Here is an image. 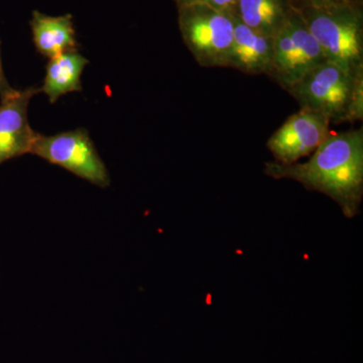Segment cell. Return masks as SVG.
Here are the masks:
<instances>
[{
	"label": "cell",
	"instance_id": "1",
	"mask_svg": "<svg viewBox=\"0 0 363 363\" xmlns=\"http://www.w3.org/2000/svg\"><path fill=\"white\" fill-rule=\"evenodd\" d=\"M264 174L328 196L346 218H353L359 213L363 197V130L330 133L307 162H266Z\"/></svg>",
	"mask_w": 363,
	"mask_h": 363
},
{
	"label": "cell",
	"instance_id": "2",
	"mask_svg": "<svg viewBox=\"0 0 363 363\" xmlns=\"http://www.w3.org/2000/svg\"><path fill=\"white\" fill-rule=\"evenodd\" d=\"M327 61L351 73L363 69V21L351 1H324L296 7Z\"/></svg>",
	"mask_w": 363,
	"mask_h": 363
},
{
	"label": "cell",
	"instance_id": "3",
	"mask_svg": "<svg viewBox=\"0 0 363 363\" xmlns=\"http://www.w3.org/2000/svg\"><path fill=\"white\" fill-rule=\"evenodd\" d=\"M178 9L182 38L196 62L205 68H227L233 39V14L203 6Z\"/></svg>",
	"mask_w": 363,
	"mask_h": 363
},
{
	"label": "cell",
	"instance_id": "4",
	"mask_svg": "<svg viewBox=\"0 0 363 363\" xmlns=\"http://www.w3.org/2000/svg\"><path fill=\"white\" fill-rule=\"evenodd\" d=\"M327 62L321 47L295 9L274 37L269 77L288 91L307 74Z\"/></svg>",
	"mask_w": 363,
	"mask_h": 363
},
{
	"label": "cell",
	"instance_id": "5",
	"mask_svg": "<svg viewBox=\"0 0 363 363\" xmlns=\"http://www.w3.org/2000/svg\"><path fill=\"white\" fill-rule=\"evenodd\" d=\"M357 73L342 67L325 62L310 72L297 84L286 92L290 93L301 108L323 116L329 123H345Z\"/></svg>",
	"mask_w": 363,
	"mask_h": 363
},
{
	"label": "cell",
	"instance_id": "6",
	"mask_svg": "<svg viewBox=\"0 0 363 363\" xmlns=\"http://www.w3.org/2000/svg\"><path fill=\"white\" fill-rule=\"evenodd\" d=\"M30 154L100 188L111 185V176L85 128L55 135L38 136Z\"/></svg>",
	"mask_w": 363,
	"mask_h": 363
},
{
	"label": "cell",
	"instance_id": "7",
	"mask_svg": "<svg viewBox=\"0 0 363 363\" xmlns=\"http://www.w3.org/2000/svg\"><path fill=\"white\" fill-rule=\"evenodd\" d=\"M329 124L326 117L300 108L269 138L267 147L274 156V162L294 164L314 152L330 135Z\"/></svg>",
	"mask_w": 363,
	"mask_h": 363
},
{
	"label": "cell",
	"instance_id": "8",
	"mask_svg": "<svg viewBox=\"0 0 363 363\" xmlns=\"http://www.w3.org/2000/svg\"><path fill=\"white\" fill-rule=\"evenodd\" d=\"M40 88L14 90L1 97L0 104V164L9 160L30 154L39 133L28 123V108Z\"/></svg>",
	"mask_w": 363,
	"mask_h": 363
},
{
	"label": "cell",
	"instance_id": "9",
	"mask_svg": "<svg viewBox=\"0 0 363 363\" xmlns=\"http://www.w3.org/2000/svg\"><path fill=\"white\" fill-rule=\"evenodd\" d=\"M233 39L227 68L247 75H269L271 70L274 38L267 37L245 25L234 16Z\"/></svg>",
	"mask_w": 363,
	"mask_h": 363
},
{
	"label": "cell",
	"instance_id": "10",
	"mask_svg": "<svg viewBox=\"0 0 363 363\" xmlns=\"http://www.w3.org/2000/svg\"><path fill=\"white\" fill-rule=\"evenodd\" d=\"M30 26L35 50L45 58L50 60L65 52H76L80 47L70 13L50 16L35 11Z\"/></svg>",
	"mask_w": 363,
	"mask_h": 363
},
{
	"label": "cell",
	"instance_id": "11",
	"mask_svg": "<svg viewBox=\"0 0 363 363\" xmlns=\"http://www.w3.org/2000/svg\"><path fill=\"white\" fill-rule=\"evenodd\" d=\"M295 9L292 0H238L233 13L252 30L274 38Z\"/></svg>",
	"mask_w": 363,
	"mask_h": 363
},
{
	"label": "cell",
	"instance_id": "12",
	"mask_svg": "<svg viewBox=\"0 0 363 363\" xmlns=\"http://www.w3.org/2000/svg\"><path fill=\"white\" fill-rule=\"evenodd\" d=\"M89 61L76 52H65L49 60L45 67L44 83L40 88L52 104L64 95L71 92H81V76Z\"/></svg>",
	"mask_w": 363,
	"mask_h": 363
},
{
	"label": "cell",
	"instance_id": "13",
	"mask_svg": "<svg viewBox=\"0 0 363 363\" xmlns=\"http://www.w3.org/2000/svg\"><path fill=\"white\" fill-rule=\"evenodd\" d=\"M363 119V71L358 73L351 96L350 108L346 114L345 123H357Z\"/></svg>",
	"mask_w": 363,
	"mask_h": 363
},
{
	"label": "cell",
	"instance_id": "14",
	"mask_svg": "<svg viewBox=\"0 0 363 363\" xmlns=\"http://www.w3.org/2000/svg\"><path fill=\"white\" fill-rule=\"evenodd\" d=\"M178 9L181 7L203 6L211 7L217 11H233L238 0H175Z\"/></svg>",
	"mask_w": 363,
	"mask_h": 363
},
{
	"label": "cell",
	"instance_id": "15",
	"mask_svg": "<svg viewBox=\"0 0 363 363\" xmlns=\"http://www.w3.org/2000/svg\"><path fill=\"white\" fill-rule=\"evenodd\" d=\"M16 90L11 87L9 84V81L4 74V67H2L1 61V49H0V98L6 96V95L11 94V92Z\"/></svg>",
	"mask_w": 363,
	"mask_h": 363
},
{
	"label": "cell",
	"instance_id": "16",
	"mask_svg": "<svg viewBox=\"0 0 363 363\" xmlns=\"http://www.w3.org/2000/svg\"><path fill=\"white\" fill-rule=\"evenodd\" d=\"M293 1V0H292ZM298 2H301L302 4V6H308V4H319V2H324V1H330V0H298ZM300 6V7H301Z\"/></svg>",
	"mask_w": 363,
	"mask_h": 363
},
{
	"label": "cell",
	"instance_id": "17",
	"mask_svg": "<svg viewBox=\"0 0 363 363\" xmlns=\"http://www.w3.org/2000/svg\"><path fill=\"white\" fill-rule=\"evenodd\" d=\"M333 1H351V0H333Z\"/></svg>",
	"mask_w": 363,
	"mask_h": 363
}]
</instances>
